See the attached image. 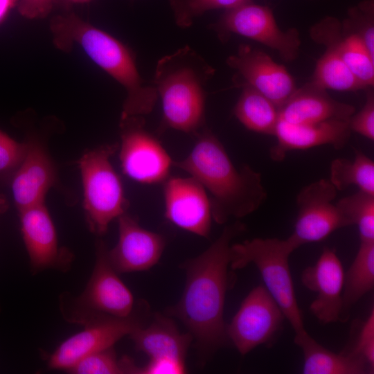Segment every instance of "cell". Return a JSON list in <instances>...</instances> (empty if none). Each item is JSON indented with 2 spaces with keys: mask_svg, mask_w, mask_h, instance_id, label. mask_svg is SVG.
Returning <instances> with one entry per match:
<instances>
[{
  "mask_svg": "<svg viewBox=\"0 0 374 374\" xmlns=\"http://www.w3.org/2000/svg\"><path fill=\"white\" fill-rule=\"evenodd\" d=\"M374 286V241H360L355 258L345 273L340 321H346L350 308Z\"/></svg>",
  "mask_w": 374,
  "mask_h": 374,
  "instance_id": "cell-24",
  "label": "cell"
},
{
  "mask_svg": "<svg viewBox=\"0 0 374 374\" xmlns=\"http://www.w3.org/2000/svg\"><path fill=\"white\" fill-rule=\"evenodd\" d=\"M9 203L6 197L3 194L0 193V216L7 211Z\"/></svg>",
  "mask_w": 374,
  "mask_h": 374,
  "instance_id": "cell-38",
  "label": "cell"
},
{
  "mask_svg": "<svg viewBox=\"0 0 374 374\" xmlns=\"http://www.w3.org/2000/svg\"><path fill=\"white\" fill-rule=\"evenodd\" d=\"M353 160L337 158L330 166V181L337 190L355 185L360 190L374 195V162L362 150L354 149Z\"/></svg>",
  "mask_w": 374,
  "mask_h": 374,
  "instance_id": "cell-26",
  "label": "cell"
},
{
  "mask_svg": "<svg viewBox=\"0 0 374 374\" xmlns=\"http://www.w3.org/2000/svg\"><path fill=\"white\" fill-rule=\"evenodd\" d=\"M242 91L233 109L238 120L248 130L274 135L278 121V108L253 87L240 84Z\"/></svg>",
  "mask_w": 374,
  "mask_h": 374,
  "instance_id": "cell-25",
  "label": "cell"
},
{
  "mask_svg": "<svg viewBox=\"0 0 374 374\" xmlns=\"http://www.w3.org/2000/svg\"><path fill=\"white\" fill-rule=\"evenodd\" d=\"M145 125L143 116H121V168L127 177L138 183L163 184L170 177L173 160Z\"/></svg>",
  "mask_w": 374,
  "mask_h": 374,
  "instance_id": "cell-9",
  "label": "cell"
},
{
  "mask_svg": "<svg viewBox=\"0 0 374 374\" xmlns=\"http://www.w3.org/2000/svg\"><path fill=\"white\" fill-rule=\"evenodd\" d=\"M91 0H64V3L69 6L71 4L85 3L89 2Z\"/></svg>",
  "mask_w": 374,
  "mask_h": 374,
  "instance_id": "cell-39",
  "label": "cell"
},
{
  "mask_svg": "<svg viewBox=\"0 0 374 374\" xmlns=\"http://www.w3.org/2000/svg\"><path fill=\"white\" fill-rule=\"evenodd\" d=\"M190 154L172 161L197 179L209 193L212 217L219 224L258 210L266 201L261 174L249 166L237 168L220 140L207 128L198 134Z\"/></svg>",
  "mask_w": 374,
  "mask_h": 374,
  "instance_id": "cell-2",
  "label": "cell"
},
{
  "mask_svg": "<svg viewBox=\"0 0 374 374\" xmlns=\"http://www.w3.org/2000/svg\"><path fill=\"white\" fill-rule=\"evenodd\" d=\"M350 133L348 121L341 119L307 124H292L278 120L274 134L277 142L270 149L269 155L273 161H281L291 150L322 145L342 149L349 141Z\"/></svg>",
  "mask_w": 374,
  "mask_h": 374,
  "instance_id": "cell-19",
  "label": "cell"
},
{
  "mask_svg": "<svg viewBox=\"0 0 374 374\" xmlns=\"http://www.w3.org/2000/svg\"><path fill=\"white\" fill-rule=\"evenodd\" d=\"M337 190L321 179L303 188L296 197L298 214L290 236L299 247L326 239L336 230L350 226L336 204Z\"/></svg>",
  "mask_w": 374,
  "mask_h": 374,
  "instance_id": "cell-12",
  "label": "cell"
},
{
  "mask_svg": "<svg viewBox=\"0 0 374 374\" xmlns=\"http://www.w3.org/2000/svg\"><path fill=\"white\" fill-rule=\"evenodd\" d=\"M310 82L326 90L355 91L366 89L339 55L328 48L317 60Z\"/></svg>",
  "mask_w": 374,
  "mask_h": 374,
  "instance_id": "cell-27",
  "label": "cell"
},
{
  "mask_svg": "<svg viewBox=\"0 0 374 374\" xmlns=\"http://www.w3.org/2000/svg\"><path fill=\"white\" fill-rule=\"evenodd\" d=\"M134 363L127 356L118 359L112 346L85 356L66 371L72 374H131Z\"/></svg>",
  "mask_w": 374,
  "mask_h": 374,
  "instance_id": "cell-29",
  "label": "cell"
},
{
  "mask_svg": "<svg viewBox=\"0 0 374 374\" xmlns=\"http://www.w3.org/2000/svg\"><path fill=\"white\" fill-rule=\"evenodd\" d=\"M342 30L357 35L374 57V1L364 0L348 9Z\"/></svg>",
  "mask_w": 374,
  "mask_h": 374,
  "instance_id": "cell-31",
  "label": "cell"
},
{
  "mask_svg": "<svg viewBox=\"0 0 374 374\" xmlns=\"http://www.w3.org/2000/svg\"><path fill=\"white\" fill-rule=\"evenodd\" d=\"M55 0H19V12L28 19L42 18L48 15Z\"/></svg>",
  "mask_w": 374,
  "mask_h": 374,
  "instance_id": "cell-36",
  "label": "cell"
},
{
  "mask_svg": "<svg viewBox=\"0 0 374 374\" xmlns=\"http://www.w3.org/2000/svg\"><path fill=\"white\" fill-rule=\"evenodd\" d=\"M163 184L166 218L181 229L208 238L213 217L204 187L192 177H169Z\"/></svg>",
  "mask_w": 374,
  "mask_h": 374,
  "instance_id": "cell-15",
  "label": "cell"
},
{
  "mask_svg": "<svg viewBox=\"0 0 374 374\" xmlns=\"http://www.w3.org/2000/svg\"><path fill=\"white\" fill-rule=\"evenodd\" d=\"M252 0H168L177 25L190 27L195 18L207 11L231 9Z\"/></svg>",
  "mask_w": 374,
  "mask_h": 374,
  "instance_id": "cell-30",
  "label": "cell"
},
{
  "mask_svg": "<svg viewBox=\"0 0 374 374\" xmlns=\"http://www.w3.org/2000/svg\"><path fill=\"white\" fill-rule=\"evenodd\" d=\"M50 30L54 45L69 52L79 45L99 67L131 91L143 82L130 50L109 33L84 21L74 13L53 17Z\"/></svg>",
  "mask_w": 374,
  "mask_h": 374,
  "instance_id": "cell-6",
  "label": "cell"
},
{
  "mask_svg": "<svg viewBox=\"0 0 374 374\" xmlns=\"http://www.w3.org/2000/svg\"><path fill=\"white\" fill-rule=\"evenodd\" d=\"M26 141L27 153L10 181L17 211L44 202L49 189L58 182L56 166L46 148L34 138Z\"/></svg>",
  "mask_w": 374,
  "mask_h": 374,
  "instance_id": "cell-18",
  "label": "cell"
},
{
  "mask_svg": "<svg viewBox=\"0 0 374 374\" xmlns=\"http://www.w3.org/2000/svg\"><path fill=\"white\" fill-rule=\"evenodd\" d=\"M299 247L290 237L285 240L256 238L231 244L230 262L233 270L250 263L256 266L265 287L280 308L295 335L306 332L289 266L290 256Z\"/></svg>",
  "mask_w": 374,
  "mask_h": 374,
  "instance_id": "cell-5",
  "label": "cell"
},
{
  "mask_svg": "<svg viewBox=\"0 0 374 374\" xmlns=\"http://www.w3.org/2000/svg\"><path fill=\"white\" fill-rule=\"evenodd\" d=\"M148 311L147 305L141 303L129 317L108 318L84 326L82 330L65 339L48 355V367L66 371L85 356L114 346L145 325Z\"/></svg>",
  "mask_w": 374,
  "mask_h": 374,
  "instance_id": "cell-10",
  "label": "cell"
},
{
  "mask_svg": "<svg viewBox=\"0 0 374 374\" xmlns=\"http://www.w3.org/2000/svg\"><path fill=\"white\" fill-rule=\"evenodd\" d=\"M294 343L303 350L304 374L371 373L366 362L347 351L335 353L324 348L306 331L295 335Z\"/></svg>",
  "mask_w": 374,
  "mask_h": 374,
  "instance_id": "cell-23",
  "label": "cell"
},
{
  "mask_svg": "<svg viewBox=\"0 0 374 374\" xmlns=\"http://www.w3.org/2000/svg\"><path fill=\"white\" fill-rule=\"evenodd\" d=\"M129 336L136 350L144 353L150 359L171 357L185 360L193 341L189 332L181 333L172 319L159 313L148 326Z\"/></svg>",
  "mask_w": 374,
  "mask_h": 374,
  "instance_id": "cell-22",
  "label": "cell"
},
{
  "mask_svg": "<svg viewBox=\"0 0 374 374\" xmlns=\"http://www.w3.org/2000/svg\"><path fill=\"white\" fill-rule=\"evenodd\" d=\"M226 64L242 78L241 84L253 87L278 108L297 88L294 78L283 65L249 44H240L237 53L226 59Z\"/></svg>",
  "mask_w": 374,
  "mask_h": 374,
  "instance_id": "cell-14",
  "label": "cell"
},
{
  "mask_svg": "<svg viewBox=\"0 0 374 374\" xmlns=\"http://www.w3.org/2000/svg\"><path fill=\"white\" fill-rule=\"evenodd\" d=\"M285 318L265 285H260L251 290L226 325L229 340L244 355L260 345L271 344Z\"/></svg>",
  "mask_w": 374,
  "mask_h": 374,
  "instance_id": "cell-11",
  "label": "cell"
},
{
  "mask_svg": "<svg viewBox=\"0 0 374 374\" xmlns=\"http://www.w3.org/2000/svg\"><path fill=\"white\" fill-rule=\"evenodd\" d=\"M354 106L337 101L323 89L309 82L296 88L278 108V120L292 124L316 123L330 119L349 121Z\"/></svg>",
  "mask_w": 374,
  "mask_h": 374,
  "instance_id": "cell-21",
  "label": "cell"
},
{
  "mask_svg": "<svg viewBox=\"0 0 374 374\" xmlns=\"http://www.w3.org/2000/svg\"><path fill=\"white\" fill-rule=\"evenodd\" d=\"M246 229L236 221L226 226L203 253L185 261L186 280L182 296L169 312L178 318L195 339L199 362L204 364L229 341L224 321L226 293L231 287V242Z\"/></svg>",
  "mask_w": 374,
  "mask_h": 374,
  "instance_id": "cell-1",
  "label": "cell"
},
{
  "mask_svg": "<svg viewBox=\"0 0 374 374\" xmlns=\"http://www.w3.org/2000/svg\"><path fill=\"white\" fill-rule=\"evenodd\" d=\"M345 272L334 249H323L317 262L301 274L303 285L317 294L310 310L321 323L340 321Z\"/></svg>",
  "mask_w": 374,
  "mask_h": 374,
  "instance_id": "cell-17",
  "label": "cell"
},
{
  "mask_svg": "<svg viewBox=\"0 0 374 374\" xmlns=\"http://www.w3.org/2000/svg\"><path fill=\"white\" fill-rule=\"evenodd\" d=\"M21 232L33 274L46 269L68 271L73 253L59 245L55 225L42 202L18 211Z\"/></svg>",
  "mask_w": 374,
  "mask_h": 374,
  "instance_id": "cell-13",
  "label": "cell"
},
{
  "mask_svg": "<svg viewBox=\"0 0 374 374\" xmlns=\"http://www.w3.org/2000/svg\"><path fill=\"white\" fill-rule=\"evenodd\" d=\"M186 373L185 360L177 358L152 359L143 366H136L134 374H182Z\"/></svg>",
  "mask_w": 374,
  "mask_h": 374,
  "instance_id": "cell-35",
  "label": "cell"
},
{
  "mask_svg": "<svg viewBox=\"0 0 374 374\" xmlns=\"http://www.w3.org/2000/svg\"><path fill=\"white\" fill-rule=\"evenodd\" d=\"M104 241L96 242V261L84 291L78 296L62 293L59 308L68 322L85 326L108 318L131 315L137 305L129 288L118 277L107 257Z\"/></svg>",
  "mask_w": 374,
  "mask_h": 374,
  "instance_id": "cell-4",
  "label": "cell"
},
{
  "mask_svg": "<svg viewBox=\"0 0 374 374\" xmlns=\"http://www.w3.org/2000/svg\"><path fill=\"white\" fill-rule=\"evenodd\" d=\"M215 70L186 46L161 58L153 87L162 102L160 132L172 129L197 136L205 125V91Z\"/></svg>",
  "mask_w": 374,
  "mask_h": 374,
  "instance_id": "cell-3",
  "label": "cell"
},
{
  "mask_svg": "<svg viewBox=\"0 0 374 374\" xmlns=\"http://www.w3.org/2000/svg\"><path fill=\"white\" fill-rule=\"evenodd\" d=\"M366 99L363 107L353 114L348 121L351 132L361 134L371 141L374 140V93L373 87L366 89Z\"/></svg>",
  "mask_w": 374,
  "mask_h": 374,
  "instance_id": "cell-34",
  "label": "cell"
},
{
  "mask_svg": "<svg viewBox=\"0 0 374 374\" xmlns=\"http://www.w3.org/2000/svg\"><path fill=\"white\" fill-rule=\"evenodd\" d=\"M351 353L364 359L369 366L371 373L374 369V310H371L367 319L362 323L359 332L354 345L350 350Z\"/></svg>",
  "mask_w": 374,
  "mask_h": 374,
  "instance_id": "cell-33",
  "label": "cell"
},
{
  "mask_svg": "<svg viewBox=\"0 0 374 374\" xmlns=\"http://www.w3.org/2000/svg\"><path fill=\"white\" fill-rule=\"evenodd\" d=\"M118 143L105 144L86 152L77 161L83 188V208L90 231L101 236L109 224L125 213L129 202L111 157Z\"/></svg>",
  "mask_w": 374,
  "mask_h": 374,
  "instance_id": "cell-7",
  "label": "cell"
},
{
  "mask_svg": "<svg viewBox=\"0 0 374 374\" xmlns=\"http://www.w3.org/2000/svg\"><path fill=\"white\" fill-rule=\"evenodd\" d=\"M336 205L350 226H357L360 241H374V195L359 190Z\"/></svg>",
  "mask_w": 374,
  "mask_h": 374,
  "instance_id": "cell-28",
  "label": "cell"
},
{
  "mask_svg": "<svg viewBox=\"0 0 374 374\" xmlns=\"http://www.w3.org/2000/svg\"><path fill=\"white\" fill-rule=\"evenodd\" d=\"M222 42L237 34L276 51L285 62L294 60L299 53V32L294 28L281 30L272 10L252 1L224 10L219 20L210 26Z\"/></svg>",
  "mask_w": 374,
  "mask_h": 374,
  "instance_id": "cell-8",
  "label": "cell"
},
{
  "mask_svg": "<svg viewBox=\"0 0 374 374\" xmlns=\"http://www.w3.org/2000/svg\"><path fill=\"white\" fill-rule=\"evenodd\" d=\"M118 240L107 250V257L119 274L145 271L159 260L166 246L164 237L141 227L138 220L126 212L117 218Z\"/></svg>",
  "mask_w": 374,
  "mask_h": 374,
  "instance_id": "cell-16",
  "label": "cell"
},
{
  "mask_svg": "<svg viewBox=\"0 0 374 374\" xmlns=\"http://www.w3.org/2000/svg\"><path fill=\"white\" fill-rule=\"evenodd\" d=\"M17 0H0V23L6 17L10 10L17 4Z\"/></svg>",
  "mask_w": 374,
  "mask_h": 374,
  "instance_id": "cell-37",
  "label": "cell"
},
{
  "mask_svg": "<svg viewBox=\"0 0 374 374\" xmlns=\"http://www.w3.org/2000/svg\"><path fill=\"white\" fill-rule=\"evenodd\" d=\"M27 150L26 141L18 142L0 130V182L10 183Z\"/></svg>",
  "mask_w": 374,
  "mask_h": 374,
  "instance_id": "cell-32",
  "label": "cell"
},
{
  "mask_svg": "<svg viewBox=\"0 0 374 374\" xmlns=\"http://www.w3.org/2000/svg\"><path fill=\"white\" fill-rule=\"evenodd\" d=\"M310 37L335 51L366 88L373 87L374 57L357 35L342 30L338 19L328 16L322 19L311 27Z\"/></svg>",
  "mask_w": 374,
  "mask_h": 374,
  "instance_id": "cell-20",
  "label": "cell"
}]
</instances>
